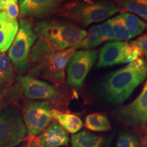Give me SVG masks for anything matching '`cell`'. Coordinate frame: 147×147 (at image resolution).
Listing matches in <instances>:
<instances>
[{
    "label": "cell",
    "instance_id": "6da1fadb",
    "mask_svg": "<svg viewBox=\"0 0 147 147\" xmlns=\"http://www.w3.org/2000/svg\"><path fill=\"white\" fill-rule=\"evenodd\" d=\"M76 48L61 49L42 37L38 38L29 55V74L57 86L65 83V69Z\"/></svg>",
    "mask_w": 147,
    "mask_h": 147
},
{
    "label": "cell",
    "instance_id": "7a4b0ae2",
    "mask_svg": "<svg viewBox=\"0 0 147 147\" xmlns=\"http://www.w3.org/2000/svg\"><path fill=\"white\" fill-rule=\"evenodd\" d=\"M147 77V65L139 57L106 76L102 86L105 100L113 105L122 104Z\"/></svg>",
    "mask_w": 147,
    "mask_h": 147
},
{
    "label": "cell",
    "instance_id": "3957f363",
    "mask_svg": "<svg viewBox=\"0 0 147 147\" xmlns=\"http://www.w3.org/2000/svg\"><path fill=\"white\" fill-rule=\"evenodd\" d=\"M119 10L120 8L112 0H69L57 11L60 15L87 27L104 21Z\"/></svg>",
    "mask_w": 147,
    "mask_h": 147
},
{
    "label": "cell",
    "instance_id": "277c9868",
    "mask_svg": "<svg viewBox=\"0 0 147 147\" xmlns=\"http://www.w3.org/2000/svg\"><path fill=\"white\" fill-rule=\"evenodd\" d=\"M34 31L40 37L63 50L76 47L87 36L86 31L76 24L55 20L37 23Z\"/></svg>",
    "mask_w": 147,
    "mask_h": 147
},
{
    "label": "cell",
    "instance_id": "5b68a950",
    "mask_svg": "<svg viewBox=\"0 0 147 147\" xmlns=\"http://www.w3.org/2000/svg\"><path fill=\"white\" fill-rule=\"evenodd\" d=\"M38 38L32 23L27 19L20 18L19 29L10 47L8 58L15 70L23 74L29 69V55L31 49Z\"/></svg>",
    "mask_w": 147,
    "mask_h": 147
},
{
    "label": "cell",
    "instance_id": "8992f818",
    "mask_svg": "<svg viewBox=\"0 0 147 147\" xmlns=\"http://www.w3.org/2000/svg\"><path fill=\"white\" fill-rule=\"evenodd\" d=\"M27 136V129L19 110L8 106L0 110V147H15Z\"/></svg>",
    "mask_w": 147,
    "mask_h": 147
},
{
    "label": "cell",
    "instance_id": "52a82bcc",
    "mask_svg": "<svg viewBox=\"0 0 147 147\" xmlns=\"http://www.w3.org/2000/svg\"><path fill=\"white\" fill-rule=\"evenodd\" d=\"M11 91L28 100L51 102L58 101L62 97L57 87L29 74L17 77Z\"/></svg>",
    "mask_w": 147,
    "mask_h": 147
},
{
    "label": "cell",
    "instance_id": "ba28073f",
    "mask_svg": "<svg viewBox=\"0 0 147 147\" xmlns=\"http://www.w3.org/2000/svg\"><path fill=\"white\" fill-rule=\"evenodd\" d=\"M97 59V51L95 50L75 51L66 66L67 85L76 89L81 87Z\"/></svg>",
    "mask_w": 147,
    "mask_h": 147
},
{
    "label": "cell",
    "instance_id": "9c48e42d",
    "mask_svg": "<svg viewBox=\"0 0 147 147\" xmlns=\"http://www.w3.org/2000/svg\"><path fill=\"white\" fill-rule=\"evenodd\" d=\"M139 57H142L137 47L127 42L113 41L106 44L101 49L97 67H104L129 63Z\"/></svg>",
    "mask_w": 147,
    "mask_h": 147
},
{
    "label": "cell",
    "instance_id": "30bf717a",
    "mask_svg": "<svg viewBox=\"0 0 147 147\" xmlns=\"http://www.w3.org/2000/svg\"><path fill=\"white\" fill-rule=\"evenodd\" d=\"M53 107L48 101H33L25 104L23 117L29 137H36L51 123L50 113Z\"/></svg>",
    "mask_w": 147,
    "mask_h": 147
},
{
    "label": "cell",
    "instance_id": "8fae6325",
    "mask_svg": "<svg viewBox=\"0 0 147 147\" xmlns=\"http://www.w3.org/2000/svg\"><path fill=\"white\" fill-rule=\"evenodd\" d=\"M119 120L135 128L145 127L147 123V80L140 95L117 112Z\"/></svg>",
    "mask_w": 147,
    "mask_h": 147
},
{
    "label": "cell",
    "instance_id": "7c38bea8",
    "mask_svg": "<svg viewBox=\"0 0 147 147\" xmlns=\"http://www.w3.org/2000/svg\"><path fill=\"white\" fill-rule=\"evenodd\" d=\"M63 0H23L20 5V18L42 19L57 11Z\"/></svg>",
    "mask_w": 147,
    "mask_h": 147
},
{
    "label": "cell",
    "instance_id": "4fadbf2b",
    "mask_svg": "<svg viewBox=\"0 0 147 147\" xmlns=\"http://www.w3.org/2000/svg\"><path fill=\"white\" fill-rule=\"evenodd\" d=\"M37 140L39 147L67 146L69 141V133L56 121H53L40 134Z\"/></svg>",
    "mask_w": 147,
    "mask_h": 147
},
{
    "label": "cell",
    "instance_id": "5bb4252c",
    "mask_svg": "<svg viewBox=\"0 0 147 147\" xmlns=\"http://www.w3.org/2000/svg\"><path fill=\"white\" fill-rule=\"evenodd\" d=\"M18 29L16 19L10 18L5 11L0 12V52H6L12 46Z\"/></svg>",
    "mask_w": 147,
    "mask_h": 147
},
{
    "label": "cell",
    "instance_id": "9a60e30c",
    "mask_svg": "<svg viewBox=\"0 0 147 147\" xmlns=\"http://www.w3.org/2000/svg\"><path fill=\"white\" fill-rule=\"evenodd\" d=\"M50 115L68 133L76 134L81 129L83 123L78 116L70 113H63L56 109L51 110Z\"/></svg>",
    "mask_w": 147,
    "mask_h": 147
},
{
    "label": "cell",
    "instance_id": "2e32d148",
    "mask_svg": "<svg viewBox=\"0 0 147 147\" xmlns=\"http://www.w3.org/2000/svg\"><path fill=\"white\" fill-rule=\"evenodd\" d=\"M72 147H103L104 139L102 136L82 130L71 137Z\"/></svg>",
    "mask_w": 147,
    "mask_h": 147
},
{
    "label": "cell",
    "instance_id": "e0dca14e",
    "mask_svg": "<svg viewBox=\"0 0 147 147\" xmlns=\"http://www.w3.org/2000/svg\"><path fill=\"white\" fill-rule=\"evenodd\" d=\"M121 15L123 18L125 25L131 38L140 36L147 28V23L135 14L126 12H123Z\"/></svg>",
    "mask_w": 147,
    "mask_h": 147
},
{
    "label": "cell",
    "instance_id": "ac0fdd59",
    "mask_svg": "<svg viewBox=\"0 0 147 147\" xmlns=\"http://www.w3.org/2000/svg\"><path fill=\"white\" fill-rule=\"evenodd\" d=\"M86 127L94 131H107L111 129V125L107 116L103 113H92L85 119Z\"/></svg>",
    "mask_w": 147,
    "mask_h": 147
},
{
    "label": "cell",
    "instance_id": "d6986e66",
    "mask_svg": "<svg viewBox=\"0 0 147 147\" xmlns=\"http://www.w3.org/2000/svg\"><path fill=\"white\" fill-rule=\"evenodd\" d=\"M117 3L130 13L137 14L147 21V0H116Z\"/></svg>",
    "mask_w": 147,
    "mask_h": 147
},
{
    "label": "cell",
    "instance_id": "ffe728a7",
    "mask_svg": "<svg viewBox=\"0 0 147 147\" xmlns=\"http://www.w3.org/2000/svg\"><path fill=\"white\" fill-rule=\"evenodd\" d=\"M103 42H103L99 26L95 25L89 29V33L85 38L78 45H77L75 48L76 49L91 50L93 48L98 47Z\"/></svg>",
    "mask_w": 147,
    "mask_h": 147
},
{
    "label": "cell",
    "instance_id": "44dd1931",
    "mask_svg": "<svg viewBox=\"0 0 147 147\" xmlns=\"http://www.w3.org/2000/svg\"><path fill=\"white\" fill-rule=\"evenodd\" d=\"M110 23L113 29L115 41L125 42L131 39L125 25L123 18L121 14L110 19Z\"/></svg>",
    "mask_w": 147,
    "mask_h": 147
},
{
    "label": "cell",
    "instance_id": "7402d4cb",
    "mask_svg": "<svg viewBox=\"0 0 147 147\" xmlns=\"http://www.w3.org/2000/svg\"><path fill=\"white\" fill-rule=\"evenodd\" d=\"M14 76L13 65L6 55L0 54V85L11 82Z\"/></svg>",
    "mask_w": 147,
    "mask_h": 147
},
{
    "label": "cell",
    "instance_id": "603a6c76",
    "mask_svg": "<svg viewBox=\"0 0 147 147\" xmlns=\"http://www.w3.org/2000/svg\"><path fill=\"white\" fill-rule=\"evenodd\" d=\"M139 139L131 133H124L119 136L115 147H138Z\"/></svg>",
    "mask_w": 147,
    "mask_h": 147
},
{
    "label": "cell",
    "instance_id": "cb8c5ba5",
    "mask_svg": "<svg viewBox=\"0 0 147 147\" xmlns=\"http://www.w3.org/2000/svg\"><path fill=\"white\" fill-rule=\"evenodd\" d=\"M130 44L139 49L142 58L147 65V34L139 37L136 40L130 42Z\"/></svg>",
    "mask_w": 147,
    "mask_h": 147
},
{
    "label": "cell",
    "instance_id": "d4e9b609",
    "mask_svg": "<svg viewBox=\"0 0 147 147\" xmlns=\"http://www.w3.org/2000/svg\"><path fill=\"white\" fill-rule=\"evenodd\" d=\"M98 26L101 35H102L103 42L115 41L113 29H112V27L110 25V19L105 21L104 23L100 24Z\"/></svg>",
    "mask_w": 147,
    "mask_h": 147
},
{
    "label": "cell",
    "instance_id": "484cf974",
    "mask_svg": "<svg viewBox=\"0 0 147 147\" xmlns=\"http://www.w3.org/2000/svg\"><path fill=\"white\" fill-rule=\"evenodd\" d=\"M5 12L8 16L12 19H16L19 14V8H18V1H10L5 5Z\"/></svg>",
    "mask_w": 147,
    "mask_h": 147
},
{
    "label": "cell",
    "instance_id": "4316f807",
    "mask_svg": "<svg viewBox=\"0 0 147 147\" xmlns=\"http://www.w3.org/2000/svg\"><path fill=\"white\" fill-rule=\"evenodd\" d=\"M21 147H39V145L36 138L29 137Z\"/></svg>",
    "mask_w": 147,
    "mask_h": 147
},
{
    "label": "cell",
    "instance_id": "83f0119b",
    "mask_svg": "<svg viewBox=\"0 0 147 147\" xmlns=\"http://www.w3.org/2000/svg\"><path fill=\"white\" fill-rule=\"evenodd\" d=\"M10 1H18V0H0V10H4L5 5Z\"/></svg>",
    "mask_w": 147,
    "mask_h": 147
},
{
    "label": "cell",
    "instance_id": "f1b7e54d",
    "mask_svg": "<svg viewBox=\"0 0 147 147\" xmlns=\"http://www.w3.org/2000/svg\"><path fill=\"white\" fill-rule=\"evenodd\" d=\"M5 91V85H0V99H1V97L3 96V93H4Z\"/></svg>",
    "mask_w": 147,
    "mask_h": 147
},
{
    "label": "cell",
    "instance_id": "f546056e",
    "mask_svg": "<svg viewBox=\"0 0 147 147\" xmlns=\"http://www.w3.org/2000/svg\"><path fill=\"white\" fill-rule=\"evenodd\" d=\"M144 140H145V142L147 144V123L145 125V130H144Z\"/></svg>",
    "mask_w": 147,
    "mask_h": 147
},
{
    "label": "cell",
    "instance_id": "4dcf8cb0",
    "mask_svg": "<svg viewBox=\"0 0 147 147\" xmlns=\"http://www.w3.org/2000/svg\"><path fill=\"white\" fill-rule=\"evenodd\" d=\"M138 147H147V144L146 142L141 143V144H140L138 145Z\"/></svg>",
    "mask_w": 147,
    "mask_h": 147
},
{
    "label": "cell",
    "instance_id": "1f68e13d",
    "mask_svg": "<svg viewBox=\"0 0 147 147\" xmlns=\"http://www.w3.org/2000/svg\"><path fill=\"white\" fill-rule=\"evenodd\" d=\"M19 1H20V2H21V1H23V0H19Z\"/></svg>",
    "mask_w": 147,
    "mask_h": 147
}]
</instances>
